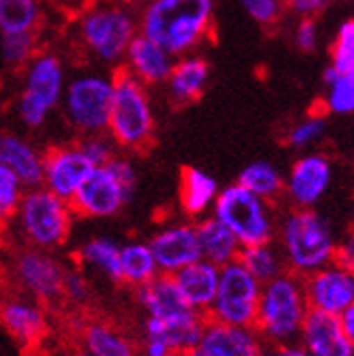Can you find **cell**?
<instances>
[{"instance_id": "10", "label": "cell", "mask_w": 354, "mask_h": 356, "mask_svg": "<svg viewBox=\"0 0 354 356\" xmlns=\"http://www.w3.org/2000/svg\"><path fill=\"white\" fill-rule=\"evenodd\" d=\"M113 92V76L87 70L70 76L61 96V111L67 127L79 137L107 131L109 106Z\"/></svg>"}, {"instance_id": "31", "label": "cell", "mask_w": 354, "mask_h": 356, "mask_svg": "<svg viewBox=\"0 0 354 356\" xmlns=\"http://www.w3.org/2000/svg\"><path fill=\"white\" fill-rule=\"evenodd\" d=\"M237 183L259 198L276 204L285 189V174L270 161H252L239 172Z\"/></svg>"}, {"instance_id": "12", "label": "cell", "mask_w": 354, "mask_h": 356, "mask_svg": "<svg viewBox=\"0 0 354 356\" xmlns=\"http://www.w3.org/2000/svg\"><path fill=\"white\" fill-rule=\"evenodd\" d=\"M135 191L124 185L115 172L104 163L94 168L85 183L70 200L74 216L83 220H111L127 209Z\"/></svg>"}, {"instance_id": "49", "label": "cell", "mask_w": 354, "mask_h": 356, "mask_svg": "<svg viewBox=\"0 0 354 356\" xmlns=\"http://www.w3.org/2000/svg\"><path fill=\"white\" fill-rule=\"evenodd\" d=\"M79 356H87V354H83V352H81V354H79Z\"/></svg>"}, {"instance_id": "1", "label": "cell", "mask_w": 354, "mask_h": 356, "mask_svg": "<svg viewBox=\"0 0 354 356\" xmlns=\"http://www.w3.org/2000/svg\"><path fill=\"white\" fill-rule=\"evenodd\" d=\"M137 20L139 33L172 57L191 55L211 40L216 0H148L137 11Z\"/></svg>"}, {"instance_id": "24", "label": "cell", "mask_w": 354, "mask_h": 356, "mask_svg": "<svg viewBox=\"0 0 354 356\" xmlns=\"http://www.w3.org/2000/svg\"><path fill=\"white\" fill-rule=\"evenodd\" d=\"M172 278L176 282V287H179V291L183 293L187 305L207 315L218 291L220 267L204 259H198L191 265L183 267L181 272H176Z\"/></svg>"}, {"instance_id": "42", "label": "cell", "mask_w": 354, "mask_h": 356, "mask_svg": "<svg viewBox=\"0 0 354 356\" xmlns=\"http://www.w3.org/2000/svg\"><path fill=\"white\" fill-rule=\"evenodd\" d=\"M335 263H339L341 267H346L348 272H354V230H348L344 237H337Z\"/></svg>"}, {"instance_id": "19", "label": "cell", "mask_w": 354, "mask_h": 356, "mask_svg": "<svg viewBox=\"0 0 354 356\" xmlns=\"http://www.w3.org/2000/svg\"><path fill=\"white\" fill-rule=\"evenodd\" d=\"M261 346L255 328L228 326L207 317L196 346L183 356H255Z\"/></svg>"}, {"instance_id": "7", "label": "cell", "mask_w": 354, "mask_h": 356, "mask_svg": "<svg viewBox=\"0 0 354 356\" xmlns=\"http://www.w3.org/2000/svg\"><path fill=\"white\" fill-rule=\"evenodd\" d=\"M74 220L77 216L67 200L38 185L24 191L11 224L29 248L55 252L67 243Z\"/></svg>"}, {"instance_id": "11", "label": "cell", "mask_w": 354, "mask_h": 356, "mask_svg": "<svg viewBox=\"0 0 354 356\" xmlns=\"http://www.w3.org/2000/svg\"><path fill=\"white\" fill-rule=\"evenodd\" d=\"M261 296V282L239 261L220 267L216 298L207 313L209 319L228 326L252 328Z\"/></svg>"}, {"instance_id": "47", "label": "cell", "mask_w": 354, "mask_h": 356, "mask_svg": "<svg viewBox=\"0 0 354 356\" xmlns=\"http://www.w3.org/2000/svg\"><path fill=\"white\" fill-rule=\"evenodd\" d=\"M98 3H124V0H98Z\"/></svg>"}, {"instance_id": "17", "label": "cell", "mask_w": 354, "mask_h": 356, "mask_svg": "<svg viewBox=\"0 0 354 356\" xmlns=\"http://www.w3.org/2000/svg\"><path fill=\"white\" fill-rule=\"evenodd\" d=\"M92 170L94 163L83 154L77 141L52 146L44 152L42 187L70 202L77 189L85 183V178L92 174Z\"/></svg>"}, {"instance_id": "33", "label": "cell", "mask_w": 354, "mask_h": 356, "mask_svg": "<svg viewBox=\"0 0 354 356\" xmlns=\"http://www.w3.org/2000/svg\"><path fill=\"white\" fill-rule=\"evenodd\" d=\"M324 83V113L352 115L354 113V74H341L330 65L322 76Z\"/></svg>"}, {"instance_id": "35", "label": "cell", "mask_w": 354, "mask_h": 356, "mask_svg": "<svg viewBox=\"0 0 354 356\" xmlns=\"http://www.w3.org/2000/svg\"><path fill=\"white\" fill-rule=\"evenodd\" d=\"M40 50V33L0 35V61L11 70H22Z\"/></svg>"}, {"instance_id": "51", "label": "cell", "mask_w": 354, "mask_h": 356, "mask_svg": "<svg viewBox=\"0 0 354 356\" xmlns=\"http://www.w3.org/2000/svg\"><path fill=\"white\" fill-rule=\"evenodd\" d=\"M326 3H330V0H326Z\"/></svg>"}, {"instance_id": "15", "label": "cell", "mask_w": 354, "mask_h": 356, "mask_svg": "<svg viewBox=\"0 0 354 356\" xmlns=\"http://www.w3.org/2000/svg\"><path fill=\"white\" fill-rule=\"evenodd\" d=\"M303 280L311 311L341 317L354 305V272L339 263L332 261Z\"/></svg>"}, {"instance_id": "45", "label": "cell", "mask_w": 354, "mask_h": 356, "mask_svg": "<svg viewBox=\"0 0 354 356\" xmlns=\"http://www.w3.org/2000/svg\"><path fill=\"white\" fill-rule=\"evenodd\" d=\"M339 319H341V326H344V330H346V334H348V339H350L352 346H354V305H352Z\"/></svg>"}, {"instance_id": "2", "label": "cell", "mask_w": 354, "mask_h": 356, "mask_svg": "<svg viewBox=\"0 0 354 356\" xmlns=\"http://www.w3.org/2000/svg\"><path fill=\"white\" fill-rule=\"evenodd\" d=\"M135 291L137 305L146 313L144 334L161 337L179 356L196 346L207 315L187 305L172 276L159 274Z\"/></svg>"}, {"instance_id": "30", "label": "cell", "mask_w": 354, "mask_h": 356, "mask_svg": "<svg viewBox=\"0 0 354 356\" xmlns=\"http://www.w3.org/2000/svg\"><path fill=\"white\" fill-rule=\"evenodd\" d=\"M44 0H0V35L40 33L44 24Z\"/></svg>"}, {"instance_id": "40", "label": "cell", "mask_w": 354, "mask_h": 356, "mask_svg": "<svg viewBox=\"0 0 354 356\" xmlns=\"http://www.w3.org/2000/svg\"><path fill=\"white\" fill-rule=\"evenodd\" d=\"M61 300H65L67 305H72L77 309H83V307L90 305L92 287H90V282H87L83 272H79V270H65Z\"/></svg>"}, {"instance_id": "22", "label": "cell", "mask_w": 354, "mask_h": 356, "mask_svg": "<svg viewBox=\"0 0 354 356\" xmlns=\"http://www.w3.org/2000/svg\"><path fill=\"white\" fill-rule=\"evenodd\" d=\"M209 79H211V65L198 52L176 57L172 72L166 81L170 102L176 106L196 102L204 94Z\"/></svg>"}, {"instance_id": "26", "label": "cell", "mask_w": 354, "mask_h": 356, "mask_svg": "<svg viewBox=\"0 0 354 356\" xmlns=\"http://www.w3.org/2000/svg\"><path fill=\"white\" fill-rule=\"evenodd\" d=\"M196 233L200 243V254L204 261L214 263L218 267H224L226 263H233L239 259L241 243L237 237L228 230L218 218L209 216L200 218L196 222Z\"/></svg>"}, {"instance_id": "39", "label": "cell", "mask_w": 354, "mask_h": 356, "mask_svg": "<svg viewBox=\"0 0 354 356\" xmlns=\"http://www.w3.org/2000/svg\"><path fill=\"white\" fill-rule=\"evenodd\" d=\"M77 144L83 150V154L94 163V168H100L104 163H109L111 159L118 154V148L113 146V141L107 137V133L83 135V137H79Z\"/></svg>"}, {"instance_id": "27", "label": "cell", "mask_w": 354, "mask_h": 356, "mask_svg": "<svg viewBox=\"0 0 354 356\" xmlns=\"http://www.w3.org/2000/svg\"><path fill=\"white\" fill-rule=\"evenodd\" d=\"M81 346L87 356H139L131 337L104 322H87L81 330Z\"/></svg>"}, {"instance_id": "20", "label": "cell", "mask_w": 354, "mask_h": 356, "mask_svg": "<svg viewBox=\"0 0 354 356\" xmlns=\"http://www.w3.org/2000/svg\"><path fill=\"white\" fill-rule=\"evenodd\" d=\"M174 59L166 48L148 40L146 35L137 33L129 44L122 59V70L146 87H161L166 85Z\"/></svg>"}, {"instance_id": "34", "label": "cell", "mask_w": 354, "mask_h": 356, "mask_svg": "<svg viewBox=\"0 0 354 356\" xmlns=\"http://www.w3.org/2000/svg\"><path fill=\"white\" fill-rule=\"evenodd\" d=\"M326 129H328V122H326L324 111L322 113H309L305 118L296 120L287 129L285 144L293 150L309 152L326 137Z\"/></svg>"}, {"instance_id": "4", "label": "cell", "mask_w": 354, "mask_h": 356, "mask_svg": "<svg viewBox=\"0 0 354 356\" xmlns=\"http://www.w3.org/2000/svg\"><path fill=\"white\" fill-rule=\"evenodd\" d=\"M276 245L285 259L287 272L309 276L335 261L337 235L330 222L315 209H293L278 216Z\"/></svg>"}, {"instance_id": "38", "label": "cell", "mask_w": 354, "mask_h": 356, "mask_svg": "<svg viewBox=\"0 0 354 356\" xmlns=\"http://www.w3.org/2000/svg\"><path fill=\"white\" fill-rule=\"evenodd\" d=\"M241 9L259 26H276L285 13V0H239Z\"/></svg>"}, {"instance_id": "5", "label": "cell", "mask_w": 354, "mask_h": 356, "mask_svg": "<svg viewBox=\"0 0 354 356\" xmlns=\"http://www.w3.org/2000/svg\"><path fill=\"white\" fill-rule=\"evenodd\" d=\"M107 137L118 152H141L152 146L156 133V115L150 87L139 83L124 70L113 74V92L107 120Z\"/></svg>"}, {"instance_id": "43", "label": "cell", "mask_w": 354, "mask_h": 356, "mask_svg": "<svg viewBox=\"0 0 354 356\" xmlns=\"http://www.w3.org/2000/svg\"><path fill=\"white\" fill-rule=\"evenodd\" d=\"M326 5V0H285V11H291L296 17H317Z\"/></svg>"}, {"instance_id": "41", "label": "cell", "mask_w": 354, "mask_h": 356, "mask_svg": "<svg viewBox=\"0 0 354 356\" xmlns=\"http://www.w3.org/2000/svg\"><path fill=\"white\" fill-rule=\"evenodd\" d=\"M291 38L300 52H315L320 46V24L315 17H298Z\"/></svg>"}, {"instance_id": "23", "label": "cell", "mask_w": 354, "mask_h": 356, "mask_svg": "<svg viewBox=\"0 0 354 356\" xmlns=\"http://www.w3.org/2000/svg\"><path fill=\"white\" fill-rule=\"evenodd\" d=\"M0 165L11 170L26 189L42 185L44 152L22 135L0 131Z\"/></svg>"}, {"instance_id": "14", "label": "cell", "mask_w": 354, "mask_h": 356, "mask_svg": "<svg viewBox=\"0 0 354 356\" xmlns=\"http://www.w3.org/2000/svg\"><path fill=\"white\" fill-rule=\"evenodd\" d=\"M335 168L324 152H303L285 174L282 198L293 209H315L332 185Z\"/></svg>"}, {"instance_id": "13", "label": "cell", "mask_w": 354, "mask_h": 356, "mask_svg": "<svg viewBox=\"0 0 354 356\" xmlns=\"http://www.w3.org/2000/svg\"><path fill=\"white\" fill-rule=\"evenodd\" d=\"M65 270L67 267L52 252L29 245L13 259V276L20 289L40 305H52L61 300Z\"/></svg>"}, {"instance_id": "25", "label": "cell", "mask_w": 354, "mask_h": 356, "mask_svg": "<svg viewBox=\"0 0 354 356\" xmlns=\"http://www.w3.org/2000/svg\"><path fill=\"white\" fill-rule=\"evenodd\" d=\"M220 193V183L209 172L187 165L181 172L179 202L187 220H200L209 216Z\"/></svg>"}, {"instance_id": "44", "label": "cell", "mask_w": 354, "mask_h": 356, "mask_svg": "<svg viewBox=\"0 0 354 356\" xmlns=\"http://www.w3.org/2000/svg\"><path fill=\"white\" fill-rule=\"evenodd\" d=\"M255 356H309L300 343H263Z\"/></svg>"}, {"instance_id": "36", "label": "cell", "mask_w": 354, "mask_h": 356, "mask_svg": "<svg viewBox=\"0 0 354 356\" xmlns=\"http://www.w3.org/2000/svg\"><path fill=\"white\" fill-rule=\"evenodd\" d=\"M330 67L341 74H354V17L344 20L330 46Z\"/></svg>"}, {"instance_id": "21", "label": "cell", "mask_w": 354, "mask_h": 356, "mask_svg": "<svg viewBox=\"0 0 354 356\" xmlns=\"http://www.w3.org/2000/svg\"><path fill=\"white\" fill-rule=\"evenodd\" d=\"M298 343L309 356H354V346L339 317L311 311L300 330Z\"/></svg>"}, {"instance_id": "50", "label": "cell", "mask_w": 354, "mask_h": 356, "mask_svg": "<svg viewBox=\"0 0 354 356\" xmlns=\"http://www.w3.org/2000/svg\"><path fill=\"white\" fill-rule=\"evenodd\" d=\"M350 3H352V5H354V0H350Z\"/></svg>"}, {"instance_id": "48", "label": "cell", "mask_w": 354, "mask_h": 356, "mask_svg": "<svg viewBox=\"0 0 354 356\" xmlns=\"http://www.w3.org/2000/svg\"><path fill=\"white\" fill-rule=\"evenodd\" d=\"M139 3H141V5H144V3H148V0H139Z\"/></svg>"}, {"instance_id": "46", "label": "cell", "mask_w": 354, "mask_h": 356, "mask_svg": "<svg viewBox=\"0 0 354 356\" xmlns=\"http://www.w3.org/2000/svg\"><path fill=\"white\" fill-rule=\"evenodd\" d=\"M50 3V5H57V7H70V5H77L81 0H44V5Z\"/></svg>"}, {"instance_id": "37", "label": "cell", "mask_w": 354, "mask_h": 356, "mask_svg": "<svg viewBox=\"0 0 354 356\" xmlns=\"http://www.w3.org/2000/svg\"><path fill=\"white\" fill-rule=\"evenodd\" d=\"M26 187L11 170L0 165V230L11 226Z\"/></svg>"}, {"instance_id": "8", "label": "cell", "mask_w": 354, "mask_h": 356, "mask_svg": "<svg viewBox=\"0 0 354 356\" xmlns=\"http://www.w3.org/2000/svg\"><path fill=\"white\" fill-rule=\"evenodd\" d=\"M67 83V70L63 59L52 50H38L22 67V92L17 96V118L29 131L46 127L50 113L61 104Z\"/></svg>"}, {"instance_id": "28", "label": "cell", "mask_w": 354, "mask_h": 356, "mask_svg": "<svg viewBox=\"0 0 354 356\" xmlns=\"http://www.w3.org/2000/svg\"><path fill=\"white\" fill-rule=\"evenodd\" d=\"M77 259L83 267L96 270L111 282L122 284V270H120V243L111 237L96 235L83 241L77 250Z\"/></svg>"}, {"instance_id": "6", "label": "cell", "mask_w": 354, "mask_h": 356, "mask_svg": "<svg viewBox=\"0 0 354 356\" xmlns=\"http://www.w3.org/2000/svg\"><path fill=\"white\" fill-rule=\"evenodd\" d=\"M311 313L305 280L291 272L261 284L259 307L255 317V332L263 343H298L300 330Z\"/></svg>"}, {"instance_id": "32", "label": "cell", "mask_w": 354, "mask_h": 356, "mask_svg": "<svg viewBox=\"0 0 354 356\" xmlns=\"http://www.w3.org/2000/svg\"><path fill=\"white\" fill-rule=\"evenodd\" d=\"M248 272H250L261 284L268 282L276 276H280L282 272H287L285 259H282L276 241H268V243H259V245H248L241 248L239 259H237Z\"/></svg>"}, {"instance_id": "9", "label": "cell", "mask_w": 354, "mask_h": 356, "mask_svg": "<svg viewBox=\"0 0 354 356\" xmlns=\"http://www.w3.org/2000/svg\"><path fill=\"white\" fill-rule=\"evenodd\" d=\"M211 216L218 218L237 237L241 248L276 239L278 213L272 202L259 198L239 183L220 187Z\"/></svg>"}, {"instance_id": "18", "label": "cell", "mask_w": 354, "mask_h": 356, "mask_svg": "<svg viewBox=\"0 0 354 356\" xmlns=\"http://www.w3.org/2000/svg\"><path fill=\"white\" fill-rule=\"evenodd\" d=\"M0 324L24 348H35L48 332L44 307L29 296H7L0 300Z\"/></svg>"}, {"instance_id": "3", "label": "cell", "mask_w": 354, "mask_h": 356, "mask_svg": "<svg viewBox=\"0 0 354 356\" xmlns=\"http://www.w3.org/2000/svg\"><path fill=\"white\" fill-rule=\"evenodd\" d=\"M139 33L137 11L129 0L98 3L90 0L74 17V42L92 61L102 67L122 65L124 52Z\"/></svg>"}, {"instance_id": "16", "label": "cell", "mask_w": 354, "mask_h": 356, "mask_svg": "<svg viewBox=\"0 0 354 356\" xmlns=\"http://www.w3.org/2000/svg\"><path fill=\"white\" fill-rule=\"evenodd\" d=\"M148 245L152 250L159 274L174 276L183 267L202 259L196 233V222H172L150 235Z\"/></svg>"}, {"instance_id": "29", "label": "cell", "mask_w": 354, "mask_h": 356, "mask_svg": "<svg viewBox=\"0 0 354 356\" xmlns=\"http://www.w3.org/2000/svg\"><path fill=\"white\" fill-rule=\"evenodd\" d=\"M120 270H122V284L127 287H141L159 276L156 263L148 241H127L120 243Z\"/></svg>"}]
</instances>
